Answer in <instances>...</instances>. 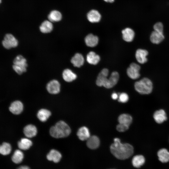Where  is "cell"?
I'll return each instance as SVG.
<instances>
[{
	"label": "cell",
	"instance_id": "obj_1",
	"mask_svg": "<svg viewBox=\"0 0 169 169\" xmlns=\"http://www.w3.org/2000/svg\"><path fill=\"white\" fill-rule=\"evenodd\" d=\"M114 142L110 146L111 153L117 158L125 160L129 158L133 154V147L129 144H122L117 138L114 140Z\"/></svg>",
	"mask_w": 169,
	"mask_h": 169
},
{
	"label": "cell",
	"instance_id": "obj_2",
	"mask_svg": "<svg viewBox=\"0 0 169 169\" xmlns=\"http://www.w3.org/2000/svg\"><path fill=\"white\" fill-rule=\"evenodd\" d=\"M49 132L51 136L54 138H63L69 135L71 132V129L65 122L61 120L57 122L55 125L50 128Z\"/></svg>",
	"mask_w": 169,
	"mask_h": 169
},
{
	"label": "cell",
	"instance_id": "obj_3",
	"mask_svg": "<svg viewBox=\"0 0 169 169\" xmlns=\"http://www.w3.org/2000/svg\"><path fill=\"white\" fill-rule=\"evenodd\" d=\"M136 90L141 94H148L152 90V84L149 79L144 78L135 82L134 85Z\"/></svg>",
	"mask_w": 169,
	"mask_h": 169
},
{
	"label": "cell",
	"instance_id": "obj_4",
	"mask_svg": "<svg viewBox=\"0 0 169 169\" xmlns=\"http://www.w3.org/2000/svg\"><path fill=\"white\" fill-rule=\"evenodd\" d=\"M13 68L18 74L21 75L27 71L28 65L26 59L22 55L17 56L13 61Z\"/></svg>",
	"mask_w": 169,
	"mask_h": 169
},
{
	"label": "cell",
	"instance_id": "obj_5",
	"mask_svg": "<svg viewBox=\"0 0 169 169\" xmlns=\"http://www.w3.org/2000/svg\"><path fill=\"white\" fill-rule=\"evenodd\" d=\"M2 44L5 48L10 49L16 47L18 45V42L13 35L8 33L5 36Z\"/></svg>",
	"mask_w": 169,
	"mask_h": 169
},
{
	"label": "cell",
	"instance_id": "obj_6",
	"mask_svg": "<svg viewBox=\"0 0 169 169\" xmlns=\"http://www.w3.org/2000/svg\"><path fill=\"white\" fill-rule=\"evenodd\" d=\"M109 74V70L106 68L103 69L98 74L96 80L97 85L99 86L107 87L108 79L107 77Z\"/></svg>",
	"mask_w": 169,
	"mask_h": 169
},
{
	"label": "cell",
	"instance_id": "obj_7",
	"mask_svg": "<svg viewBox=\"0 0 169 169\" xmlns=\"http://www.w3.org/2000/svg\"><path fill=\"white\" fill-rule=\"evenodd\" d=\"M140 66L134 63H131L127 70L128 76L132 79H136L140 76Z\"/></svg>",
	"mask_w": 169,
	"mask_h": 169
},
{
	"label": "cell",
	"instance_id": "obj_8",
	"mask_svg": "<svg viewBox=\"0 0 169 169\" xmlns=\"http://www.w3.org/2000/svg\"><path fill=\"white\" fill-rule=\"evenodd\" d=\"M60 84L56 80H52L47 84L46 89L48 91L52 94H56L60 91Z\"/></svg>",
	"mask_w": 169,
	"mask_h": 169
},
{
	"label": "cell",
	"instance_id": "obj_9",
	"mask_svg": "<svg viewBox=\"0 0 169 169\" xmlns=\"http://www.w3.org/2000/svg\"><path fill=\"white\" fill-rule=\"evenodd\" d=\"M9 109V111L13 114L18 115L21 113L23 110V104L20 101L16 100L11 104Z\"/></svg>",
	"mask_w": 169,
	"mask_h": 169
},
{
	"label": "cell",
	"instance_id": "obj_10",
	"mask_svg": "<svg viewBox=\"0 0 169 169\" xmlns=\"http://www.w3.org/2000/svg\"><path fill=\"white\" fill-rule=\"evenodd\" d=\"M148 52L146 50L139 49L136 53V57L137 61L140 63L143 64L146 63L147 60L146 56Z\"/></svg>",
	"mask_w": 169,
	"mask_h": 169
},
{
	"label": "cell",
	"instance_id": "obj_11",
	"mask_svg": "<svg viewBox=\"0 0 169 169\" xmlns=\"http://www.w3.org/2000/svg\"><path fill=\"white\" fill-rule=\"evenodd\" d=\"M46 157L48 160L52 161L55 163H58L60 161L62 156L58 151L52 149L47 154Z\"/></svg>",
	"mask_w": 169,
	"mask_h": 169
},
{
	"label": "cell",
	"instance_id": "obj_12",
	"mask_svg": "<svg viewBox=\"0 0 169 169\" xmlns=\"http://www.w3.org/2000/svg\"><path fill=\"white\" fill-rule=\"evenodd\" d=\"M23 132L26 137L31 138L36 135L37 129L34 125L29 124L27 125L24 128Z\"/></svg>",
	"mask_w": 169,
	"mask_h": 169
},
{
	"label": "cell",
	"instance_id": "obj_13",
	"mask_svg": "<svg viewBox=\"0 0 169 169\" xmlns=\"http://www.w3.org/2000/svg\"><path fill=\"white\" fill-rule=\"evenodd\" d=\"M98 38L92 34H89L85 38V42L86 45L90 47L96 46L98 44Z\"/></svg>",
	"mask_w": 169,
	"mask_h": 169
},
{
	"label": "cell",
	"instance_id": "obj_14",
	"mask_svg": "<svg viewBox=\"0 0 169 169\" xmlns=\"http://www.w3.org/2000/svg\"><path fill=\"white\" fill-rule=\"evenodd\" d=\"M123 39L127 42L132 41L134 37L135 32L130 28H127L122 31Z\"/></svg>",
	"mask_w": 169,
	"mask_h": 169
},
{
	"label": "cell",
	"instance_id": "obj_15",
	"mask_svg": "<svg viewBox=\"0 0 169 169\" xmlns=\"http://www.w3.org/2000/svg\"><path fill=\"white\" fill-rule=\"evenodd\" d=\"M100 141L99 138L95 136H90L87 140V146L90 149H95L99 146Z\"/></svg>",
	"mask_w": 169,
	"mask_h": 169
},
{
	"label": "cell",
	"instance_id": "obj_16",
	"mask_svg": "<svg viewBox=\"0 0 169 169\" xmlns=\"http://www.w3.org/2000/svg\"><path fill=\"white\" fill-rule=\"evenodd\" d=\"M132 117L128 114H122L118 118L119 124L128 127L132 123Z\"/></svg>",
	"mask_w": 169,
	"mask_h": 169
},
{
	"label": "cell",
	"instance_id": "obj_17",
	"mask_svg": "<svg viewBox=\"0 0 169 169\" xmlns=\"http://www.w3.org/2000/svg\"><path fill=\"white\" fill-rule=\"evenodd\" d=\"M71 62L74 67H80L83 65L84 62V59L81 54L77 53L72 58Z\"/></svg>",
	"mask_w": 169,
	"mask_h": 169
},
{
	"label": "cell",
	"instance_id": "obj_18",
	"mask_svg": "<svg viewBox=\"0 0 169 169\" xmlns=\"http://www.w3.org/2000/svg\"><path fill=\"white\" fill-rule=\"evenodd\" d=\"M77 134L79 139L83 141L87 140L90 136L89 130L85 126L80 127L78 130Z\"/></svg>",
	"mask_w": 169,
	"mask_h": 169
},
{
	"label": "cell",
	"instance_id": "obj_19",
	"mask_svg": "<svg viewBox=\"0 0 169 169\" xmlns=\"http://www.w3.org/2000/svg\"><path fill=\"white\" fill-rule=\"evenodd\" d=\"M153 117L156 122L161 123L167 119L166 113L163 110L156 111L154 113Z\"/></svg>",
	"mask_w": 169,
	"mask_h": 169
},
{
	"label": "cell",
	"instance_id": "obj_20",
	"mask_svg": "<svg viewBox=\"0 0 169 169\" xmlns=\"http://www.w3.org/2000/svg\"><path fill=\"white\" fill-rule=\"evenodd\" d=\"M164 38V36L163 33H160L154 30L151 33L150 37L151 42L155 44L160 43Z\"/></svg>",
	"mask_w": 169,
	"mask_h": 169
},
{
	"label": "cell",
	"instance_id": "obj_21",
	"mask_svg": "<svg viewBox=\"0 0 169 169\" xmlns=\"http://www.w3.org/2000/svg\"><path fill=\"white\" fill-rule=\"evenodd\" d=\"M88 20L91 23L99 22L101 18V15L97 10H92L90 11L87 15Z\"/></svg>",
	"mask_w": 169,
	"mask_h": 169
},
{
	"label": "cell",
	"instance_id": "obj_22",
	"mask_svg": "<svg viewBox=\"0 0 169 169\" xmlns=\"http://www.w3.org/2000/svg\"><path fill=\"white\" fill-rule=\"evenodd\" d=\"M63 79L67 82H71L77 78L76 75L70 69H64L62 73Z\"/></svg>",
	"mask_w": 169,
	"mask_h": 169
},
{
	"label": "cell",
	"instance_id": "obj_23",
	"mask_svg": "<svg viewBox=\"0 0 169 169\" xmlns=\"http://www.w3.org/2000/svg\"><path fill=\"white\" fill-rule=\"evenodd\" d=\"M157 156L159 160L162 163H166L169 161V152L165 148H162L158 151Z\"/></svg>",
	"mask_w": 169,
	"mask_h": 169
},
{
	"label": "cell",
	"instance_id": "obj_24",
	"mask_svg": "<svg viewBox=\"0 0 169 169\" xmlns=\"http://www.w3.org/2000/svg\"><path fill=\"white\" fill-rule=\"evenodd\" d=\"M100 60V56L94 52L90 51L87 55L86 60L90 64L96 65L99 63Z\"/></svg>",
	"mask_w": 169,
	"mask_h": 169
},
{
	"label": "cell",
	"instance_id": "obj_25",
	"mask_svg": "<svg viewBox=\"0 0 169 169\" xmlns=\"http://www.w3.org/2000/svg\"><path fill=\"white\" fill-rule=\"evenodd\" d=\"M145 162V158L142 155H136L133 157L132 160L133 166L136 168L140 167L144 165Z\"/></svg>",
	"mask_w": 169,
	"mask_h": 169
},
{
	"label": "cell",
	"instance_id": "obj_26",
	"mask_svg": "<svg viewBox=\"0 0 169 169\" xmlns=\"http://www.w3.org/2000/svg\"><path fill=\"white\" fill-rule=\"evenodd\" d=\"M39 29L40 31L42 33H49L53 30V25L50 21L46 20L42 23Z\"/></svg>",
	"mask_w": 169,
	"mask_h": 169
},
{
	"label": "cell",
	"instance_id": "obj_27",
	"mask_svg": "<svg viewBox=\"0 0 169 169\" xmlns=\"http://www.w3.org/2000/svg\"><path fill=\"white\" fill-rule=\"evenodd\" d=\"M51 114V112L46 109H42L38 110L37 116L38 119L42 122L47 120Z\"/></svg>",
	"mask_w": 169,
	"mask_h": 169
},
{
	"label": "cell",
	"instance_id": "obj_28",
	"mask_svg": "<svg viewBox=\"0 0 169 169\" xmlns=\"http://www.w3.org/2000/svg\"><path fill=\"white\" fill-rule=\"evenodd\" d=\"M32 145V143L31 141L27 138H22L18 143L19 148L23 150L28 149Z\"/></svg>",
	"mask_w": 169,
	"mask_h": 169
},
{
	"label": "cell",
	"instance_id": "obj_29",
	"mask_svg": "<svg viewBox=\"0 0 169 169\" xmlns=\"http://www.w3.org/2000/svg\"><path fill=\"white\" fill-rule=\"evenodd\" d=\"M119 78V74L117 72L114 71L112 73L108 79V88H111L117 83Z\"/></svg>",
	"mask_w": 169,
	"mask_h": 169
},
{
	"label": "cell",
	"instance_id": "obj_30",
	"mask_svg": "<svg viewBox=\"0 0 169 169\" xmlns=\"http://www.w3.org/2000/svg\"><path fill=\"white\" fill-rule=\"evenodd\" d=\"M23 154L20 150H16L12 157V161L15 163L18 164L21 163L23 159Z\"/></svg>",
	"mask_w": 169,
	"mask_h": 169
},
{
	"label": "cell",
	"instance_id": "obj_31",
	"mask_svg": "<svg viewBox=\"0 0 169 169\" xmlns=\"http://www.w3.org/2000/svg\"><path fill=\"white\" fill-rule=\"evenodd\" d=\"M49 21L52 22H58L62 18V15L61 13L57 10L52 11L48 16Z\"/></svg>",
	"mask_w": 169,
	"mask_h": 169
},
{
	"label": "cell",
	"instance_id": "obj_32",
	"mask_svg": "<svg viewBox=\"0 0 169 169\" xmlns=\"http://www.w3.org/2000/svg\"><path fill=\"white\" fill-rule=\"evenodd\" d=\"M11 147L10 145L7 142H3L0 146V153L3 155L9 154L11 152Z\"/></svg>",
	"mask_w": 169,
	"mask_h": 169
},
{
	"label": "cell",
	"instance_id": "obj_33",
	"mask_svg": "<svg viewBox=\"0 0 169 169\" xmlns=\"http://www.w3.org/2000/svg\"><path fill=\"white\" fill-rule=\"evenodd\" d=\"M153 28L154 31L163 33V25L161 22L156 23L153 26Z\"/></svg>",
	"mask_w": 169,
	"mask_h": 169
},
{
	"label": "cell",
	"instance_id": "obj_34",
	"mask_svg": "<svg viewBox=\"0 0 169 169\" xmlns=\"http://www.w3.org/2000/svg\"><path fill=\"white\" fill-rule=\"evenodd\" d=\"M118 101L121 103L126 102L128 100L129 97L128 95L125 93H120L119 96Z\"/></svg>",
	"mask_w": 169,
	"mask_h": 169
},
{
	"label": "cell",
	"instance_id": "obj_35",
	"mask_svg": "<svg viewBox=\"0 0 169 169\" xmlns=\"http://www.w3.org/2000/svg\"><path fill=\"white\" fill-rule=\"evenodd\" d=\"M129 127L119 124L116 126V129L119 132H122L127 130Z\"/></svg>",
	"mask_w": 169,
	"mask_h": 169
},
{
	"label": "cell",
	"instance_id": "obj_36",
	"mask_svg": "<svg viewBox=\"0 0 169 169\" xmlns=\"http://www.w3.org/2000/svg\"><path fill=\"white\" fill-rule=\"evenodd\" d=\"M119 97L118 95L116 93H113L111 95V97L113 100H116Z\"/></svg>",
	"mask_w": 169,
	"mask_h": 169
},
{
	"label": "cell",
	"instance_id": "obj_37",
	"mask_svg": "<svg viewBox=\"0 0 169 169\" xmlns=\"http://www.w3.org/2000/svg\"><path fill=\"white\" fill-rule=\"evenodd\" d=\"M17 169H30V168L27 166H23L19 167Z\"/></svg>",
	"mask_w": 169,
	"mask_h": 169
},
{
	"label": "cell",
	"instance_id": "obj_38",
	"mask_svg": "<svg viewBox=\"0 0 169 169\" xmlns=\"http://www.w3.org/2000/svg\"><path fill=\"white\" fill-rule=\"evenodd\" d=\"M104 0L106 2H109V3H112L114 1V0Z\"/></svg>",
	"mask_w": 169,
	"mask_h": 169
}]
</instances>
